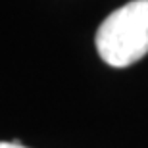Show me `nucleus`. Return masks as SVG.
I'll use <instances>...</instances> for the list:
<instances>
[{
    "label": "nucleus",
    "instance_id": "f257e3e1",
    "mask_svg": "<svg viewBox=\"0 0 148 148\" xmlns=\"http://www.w3.org/2000/svg\"><path fill=\"white\" fill-rule=\"evenodd\" d=\"M96 50L112 67H127L148 54V0L112 12L96 31Z\"/></svg>",
    "mask_w": 148,
    "mask_h": 148
},
{
    "label": "nucleus",
    "instance_id": "f03ea898",
    "mask_svg": "<svg viewBox=\"0 0 148 148\" xmlns=\"http://www.w3.org/2000/svg\"><path fill=\"white\" fill-rule=\"evenodd\" d=\"M0 148H25L19 144V140H14V143H0Z\"/></svg>",
    "mask_w": 148,
    "mask_h": 148
}]
</instances>
